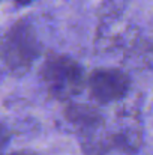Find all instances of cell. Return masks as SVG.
Returning a JSON list of instances; mask_svg holds the SVG:
<instances>
[{
    "mask_svg": "<svg viewBox=\"0 0 153 155\" xmlns=\"http://www.w3.org/2000/svg\"><path fill=\"white\" fill-rule=\"evenodd\" d=\"M42 51L32 23L18 20L0 41V65L12 75H24Z\"/></svg>",
    "mask_w": 153,
    "mask_h": 155,
    "instance_id": "obj_1",
    "label": "cell"
},
{
    "mask_svg": "<svg viewBox=\"0 0 153 155\" xmlns=\"http://www.w3.org/2000/svg\"><path fill=\"white\" fill-rule=\"evenodd\" d=\"M39 77L48 95L66 101L77 97L86 83L83 66L66 54L50 53L41 65Z\"/></svg>",
    "mask_w": 153,
    "mask_h": 155,
    "instance_id": "obj_2",
    "label": "cell"
},
{
    "mask_svg": "<svg viewBox=\"0 0 153 155\" xmlns=\"http://www.w3.org/2000/svg\"><path fill=\"white\" fill-rule=\"evenodd\" d=\"M90 97L99 104L123 100L131 89L129 75L117 68H98L87 78Z\"/></svg>",
    "mask_w": 153,
    "mask_h": 155,
    "instance_id": "obj_3",
    "label": "cell"
},
{
    "mask_svg": "<svg viewBox=\"0 0 153 155\" xmlns=\"http://www.w3.org/2000/svg\"><path fill=\"white\" fill-rule=\"evenodd\" d=\"M141 38L140 29L125 18L99 21L95 32V48L101 53L128 51Z\"/></svg>",
    "mask_w": 153,
    "mask_h": 155,
    "instance_id": "obj_4",
    "label": "cell"
},
{
    "mask_svg": "<svg viewBox=\"0 0 153 155\" xmlns=\"http://www.w3.org/2000/svg\"><path fill=\"white\" fill-rule=\"evenodd\" d=\"M110 149H117L126 155L137 154L143 145V127L140 119L132 113L120 114L113 128L105 133Z\"/></svg>",
    "mask_w": 153,
    "mask_h": 155,
    "instance_id": "obj_5",
    "label": "cell"
},
{
    "mask_svg": "<svg viewBox=\"0 0 153 155\" xmlns=\"http://www.w3.org/2000/svg\"><path fill=\"white\" fill-rule=\"evenodd\" d=\"M63 116L65 120L81 134V137L101 131L105 124L101 111L89 104L69 103L63 110Z\"/></svg>",
    "mask_w": 153,
    "mask_h": 155,
    "instance_id": "obj_6",
    "label": "cell"
},
{
    "mask_svg": "<svg viewBox=\"0 0 153 155\" xmlns=\"http://www.w3.org/2000/svg\"><path fill=\"white\" fill-rule=\"evenodd\" d=\"M125 63L134 69L153 71V41L140 38L125 53Z\"/></svg>",
    "mask_w": 153,
    "mask_h": 155,
    "instance_id": "obj_7",
    "label": "cell"
},
{
    "mask_svg": "<svg viewBox=\"0 0 153 155\" xmlns=\"http://www.w3.org/2000/svg\"><path fill=\"white\" fill-rule=\"evenodd\" d=\"M128 8V0H102L98 8L99 21H113L123 18V14Z\"/></svg>",
    "mask_w": 153,
    "mask_h": 155,
    "instance_id": "obj_8",
    "label": "cell"
},
{
    "mask_svg": "<svg viewBox=\"0 0 153 155\" xmlns=\"http://www.w3.org/2000/svg\"><path fill=\"white\" fill-rule=\"evenodd\" d=\"M15 6H20V8H24V6H29V5H32L33 2H36V0H11Z\"/></svg>",
    "mask_w": 153,
    "mask_h": 155,
    "instance_id": "obj_9",
    "label": "cell"
},
{
    "mask_svg": "<svg viewBox=\"0 0 153 155\" xmlns=\"http://www.w3.org/2000/svg\"><path fill=\"white\" fill-rule=\"evenodd\" d=\"M0 155H35L30 151H15V152H9V154H0Z\"/></svg>",
    "mask_w": 153,
    "mask_h": 155,
    "instance_id": "obj_10",
    "label": "cell"
},
{
    "mask_svg": "<svg viewBox=\"0 0 153 155\" xmlns=\"http://www.w3.org/2000/svg\"><path fill=\"white\" fill-rule=\"evenodd\" d=\"M0 41H2V36H0Z\"/></svg>",
    "mask_w": 153,
    "mask_h": 155,
    "instance_id": "obj_11",
    "label": "cell"
}]
</instances>
